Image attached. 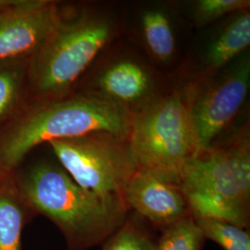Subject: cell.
I'll return each instance as SVG.
<instances>
[{
  "mask_svg": "<svg viewBox=\"0 0 250 250\" xmlns=\"http://www.w3.org/2000/svg\"><path fill=\"white\" fill-rule=\"evenodd\" d=\"M133 119L127 107L99 94L37 103L0 131V169L13 174L35 147L54 140L89 134L128 140Z\"/></svg>",
  "mask_w": 250,
  "mask_h": 250,
  "instance_id": "obj_1",
  "label": "cell"
},
{
  "mask_svg": "<svg viewBox=\"0 0 250 250\" xmlns=\"http://www.w3.org/2000/svg\"><path fill=\"white\" fill-rule=\"evenodd\" d=\"M17 187L33 211L58 226L70 250L103 244L129 214L123 199L100 197L81 188L63 169L47 163L29 170Z\"/></svg>",
  "mask_w": 250,
  "mask_h": 250,
  "instance_id": "obj_2",
  "label": "cell"
},
{
  "mask_svg": "<svg viewBox=\"0 0 250 250\" xmlns=\"http://www.w3.org/2000/svg\"><path fill=\"white\" fill-rule=\"evenodd\" d=\"M106 15L82 12L63 18L53 34L29 61L27 94L37 103L62 99L89 67L114 33Z\"/></svg>",
  "mask_w": 250,
  "mask_h": 250,
  "instance_id": "obj_3",
  "label": "cell"
},
{
  "mask_svg": "<svg viewBox=\"0 0 250 250\" xmlns=\"http://www.w3.org/2000/svg\"><path fill=\"white\" fill-rule=\"evenodd\" d=\"M128 142L137 169L180 180L187 162L197 154L189 106L182 96L171 94L134 116Z\"/></svg>",
  "mask_w": 250,
  "mask_h": 250,
  "instance_id": "obj_4",
  "label": "cell"
},
{
  "mask_svg": "<svg viewBox=\"0 0 250 250\" xmlns=\"http://www.w3.org/2000/svg\"><path fill=\"white\" fill-rule=\"evenodd\" d=\"M70 177L100 197L123 199L129 179L137 170L128 140L89 134L48 142Z\"/></svg>",
  "mask_w": 250,
  "mask_h": 250,
  "instance_id": "obj_5",
  "label": "cell"
},
{
  "mask_svg": "<svg viewBox=\"0 0 250 250\" xmlns=\"http://www.w3.org/2000/svg\"><path fill=\"white\" fill-rule=\"evenodd\" d=\"M183 191L212 194L250 208L249 141L200 152L187 162L180 174Z\"/></svg>",
  "mask_w": 250,
  "mask_h": 250,
  "instance_id": "obj_6",
  "label": "cell"
},
{
  "mask_svg": "<svg viewBox=\"0 0 250 250\" xmlns=\"http://www.w3.org/2000/svg\"><path fill=\"white\" fill-rule=\"evenodd\" d=\"M250 82V61L246 60L204 90L189 106L197 153L212 148L216 137L244 104L249 94Z\"/></svg>",
  "mask_w": 250,
  "mask_h": 250,
  "instance_id": "obj_7",
  "label": "cell"
},
{
  "mask_svg": "<svg viewBox=\"0 0 250 250\" xmlns=\"http://www.w3.org/2000/svg\"><path fill=\"white\" fill-rule=\"evenodd\" d=\"M63 18L59 4L49 0H21L0 13V63L29 61Z\"/></svg>",
  "mask_w": 250,
  "mask_h": 250,
  "instance_id": "obj_8",
  "label": "cell"
},
{
  "mask_svg": "<svg viewBox=\"0 0 250 250\" xmlns=\"http://www.w3.org/2000/svg\"><path fill=\"white\" fill-rule=\"evenodd\" d=\"M125 206L161 232L192 217L180 180L158 171L137 169L127 182Z\"/></svg>",
  "mask_w": 250,
  "mask_h": 250,
  "instance_id": "obj_9",
  "label": "cell"
},
{
  "mask_svg": "<svg viewBox=\"0 0 250 250\" xmlns=\"http://www.w3.org/2000/svg\"><path fill=\"white\" fill-rule=\"evenodd\" d=\"M98 87L99 95L127 107L148 95L151 79L140 64L125 60L111 64L99 75Z\"/></svg>",
  "mask_w": 250,
  "mask_h": 250,
  "instance_id": "obj_10",
  "label": "cell"
},
{
  "mask_svg": "<svg viewBox=\"0 0 250 250\" xmlns=\"http://www.w3.org/2000/svg\"><path fill=\"white\" fill-rule=\"evenodd\" d=\"M32 210L21 195L13 177L0 186V250H21V236Z\"/></svg>",
  "mask_w": 250,
  "mask_h": 250,
  "instance_id": "obj_11",
  "label": "cell"
},
{
  "mask_svg": "<svg viewBox=\"0 0 250 250\" xmlns=\"http://www.w3.org/2000/svg\"><path fill=\"white\" fill-rule=\"evenodd\" d=\"M250 44V13L248 9L240 12L215 38L208 48L206 63L209 69H220L246 50Z\"/></svg>",
  "mask_w": 250,
  "mask_h": 250,
  "instance_id": "obj_12",
  "label": "cell"
},
{
  "mask_svg": "<svg viewBox=\"0 0 250 250\" xmlns=\"http://www.w3.org/2000/svg\"><path fill=\"white\" fill-rule=\"evenodd\" d=\"M28 61L0 63V131L21 111L27 96Z\"/></svg>",
  "mask_w": 250,
  "mask_h": 250,
  "instance_id": "obj_13",
  "label": "cell"
},
{
  "mask_svg": "<svg viewBox=\"0 0 250 250\" xmlns=\"http://www.w3.org/2000/svg\"><path fill=\"white\" fill-rule=\"evenodd\" d=\"M193 219H208L234 224L244 229L250 227V208L234 204L212 194L183 191Z\"/></svg>",
  "mask_w": 250,
  "mask_h": 250,
  "instance_id": "obj_14",
  "label": "cell"
},
{
  "mask_svg": "<svg viewBox=\"0 0 250 250\" xmlns=\"http://www.w3.org/2000/svg\"><path fill=\"white\" fill-rule=\"evenodd\" d=\"M144 38L151 53L161 62H169L175 52V36L169 17L161 10L150 9L141 18Z\"/></svg>",
  "mask_w": 250,
  "mask_h": 250,
  "instance_id": "obj_15",
  "label": "cell"
},
{
  "mask_svg": "<svg viewBox=\"0 0 250 250\" xmlns=\"http://www.w3.org/2000/svg\"><path fill=\"white\" fill-rule=\"evenodd\" d=\"M157 241L148 224L134 212L104 241L102 250H155Z\"/></svg>",
  "mask_w": 250,
  "mask_h": 250,
  "instance_id": "obj_16",
  "label": "cell"
},
{
  "mask_svg": "<svg viewBox=\"0 0 250 250\" xmlns=\"http://www.w3.org/2000/svg\"><path fill=\"white\" fill-rule=\"evenodd\" d=\"M206 238L192 217L161 232L155 250H202Z\"/></svg>",
  "mask_w": 250,
  "mask_h": 250,
  "instance_id": "obj_17",
  "label": "cell"
},
{
  "mask_svg": "<svg viewBox=\"0 0 250 250\" xmlns=\"http://www.w3.org/2000/svg\"><path fill=\"white\" fill-rule=\"evenodd\" d=\"M206 239H210L224 250H250V232L226 222L193 219Z\"/></svg>",
  "mask_w": 250,
  "mask_h": 250,
  "instance_id": "obj_18",
  "label": "cell"
},
{
  "mask_svg": "<svg viewBox=\"0 0 250 250\" xmlns=\"http://www.w3.org/2000/svg\"><path fill=\"white\" fill-rule=\"evenodd\" d=\"M250 5L249 0H199L196 4L195 18L203 25L232 12L248 10Z\"/></svg>",
  "mask_w": 250,
  "mask_h": 250,
  "instance_id": "obj_19",
  "label": "cell"
},
{
  "mask_svg": "<svg viewBox=\"0 0 250 250\" xmlns=\"http://www.w3.org/2000/svg\"><path fill=\"white\" fill-rule=\"evenodd\" d=\"M21 0H0V13L17 6Z\"/></svg>",
  "mask_w": 250,
  "mask_h": 250,
  "instance_id": "obj_20",
  "label": "cell"
},
{
  "mask_svg": "<svg viewBox=\"0 0 250 250\" xmlns=\"http://www.w3.org/2000/svg\"><path fill=\"white\" fill-rule=\"evenodd\" d=\"M11 177H12V174L7 173L6 171H4V170L0 169V186L2 184H4L6 181H8L9 179L11 178Z\"/></svg>",
  "mask_w": 250,
  "mask_h": 250,
  "instance_id": "obj_21",
  "label": "cell"
}]
</instances>
